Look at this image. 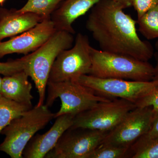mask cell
<instances>
[{"mask_svg": "<svg viewBox=\"0 0 158 158\" xmlns=\"http://www.w3.org/2000/svg\"><path fill=\"white\" fill-rule=\"evenodd\" d=\"M123 9L114 0H101L90 9L86 28L101 50L148 62L154 49L149 42L139 37L137 21Z\"/></svg>", "mask_w": 158, "mask_h": 158, "instance_id": "obj_1", "label": "cell"}, {"mask_svg": "<svg viewBox=\"0 0 158 158\" xmlns=\"http://www.w3.org/2000/svg\"><path fill=\"white\" fill-rule=\"evenodd\" d=\"M91 66L88 75L102 78L149 81L154 76V67L148 62L130 56L98 50L91 47Z\"/></svg>", "mask_w": 158, "mask_h": 158, "instance_id": "obj_2", "label": "cell"}, {"mask_svg": "<svg viewBox=\"0 0 158 158\" xmlns=\"http://www.w3.org/2000/svg\"><path fill=\"white\" fill-rule=\"evenodd\" d=\"M54 118L55 113L45 104L24 112L1 132L5 138L0 144V151L11 158H23V152L31 138Z\"/></svg>", "mask_w": 158, "mask_h": 158, "instance_id": "obj_3", "label": "cell"}, {"mask_svg": "<svg viewBox=\"0 0 158 158\" xmlns=\"http://www.w3.org/2000/svg\"><path fill=\"white\" fill-rule=\"evenodd\" d=\"M73 34L56 31L37 50L28 55L25 70L35 85L38 93L36 106L44 104L49 77L55 60L59 54L73 46Z\"/></svg>", "mask_w": 158, "mask_h": 158, "instance_id": "obj_4", "label": "cell"}, {"mask_svg": "<svg viewBox=\"0 0 158 158\" xmlns=\"http://www.w3.org/2000/svg\"><path fill=\"white\" fill-rule=\"evenodd\" d=\"M47 88L46 106H51L58 98L61 102V108L55 113V118L64 114L75 116L93 108L99 103L113 99L97 94L90 88L74 81H48Z\"/></svg>", "mask_w": 158, "mask_h": 158, "instance_id": "obj_5", "label": "cell"}, {"mask_svg": "<svg viewBox=\"0 0 158 158\" xmlns=\"http://www.w3.org/2000/svg\"><path fill=\"white\" fill-rule=\"evenodd\" d=\"M91 48L88 36L78 33L74 45L57 56L48 82L77 81L80 77L89 74L91 66Z\"/></svg>", "mask_w": 158, "mask_h": 158, "instance_id": "obj_6", "label": "cell"}, {"mask_svg": "<svg viewBox=\"0 0 158 158\" xmlns=\"http://www.w3.org/2000/svg\"><path fill=\"white\" fill-rule=\"evenodd\" d=\"M77 81L97 94L113 98L123 99L135 105L158 87V80L140 81L102 78L88 74L80 77Z\"/></svg>", "mask_w": 158, "mask_h": 158, "instance_id": "obj_7", "label": "cell"}, {"mask_svg": "<svg viewBox=\"0 0 158 158\" xmlns=\"http://www.w3.org/2000/svg\"><path fill=\"white\" fill-rule=\"evenodd\" d=\"M135 105L121 98L101 102L90 110L75 116L71 128H83L109 132L113 130Z\"/></svg>", "mask_w": 158, "mask_h": 158, "instance_id": "obj_8", "label": "cell"}, {"mask_svg": "<svg viewBox=\"0 0 158 158\" xmlns=\"http://www.w3.org/2000/svg\"><path fill=\"white\" fill-rule=\"evenodd\" d=\"M109 132L70 127L63 133L46 158H88Z\"/></svg>", "mask_w": 158, "mask_h": 158, "instance_id": "obj_9", "label": "cell"}, {"mask_svg": "<svg viewBox=\"0 0 158 158\" xmlns=\"http://www.w3.org/2000/svg\"><path fill=\"white\" fill-rule=\"evenodd\" d=\"M154 117L151 107H136L108 133L102 143L130 148L148 131Z\"/></svg>", "mask_w": 158, "mask_h": 158, "instance_id": "obj_10", "label": "cell"}, {"mask_svg": "<svg viewBox=\"0 0 158 158\" xmlns=\"http://www.w3.org/2000/svg\"><path fill=\"white\" fill-rule=\"evenodd\" d=\"M56 31L51 19H44L34 27L9 40L0 42V59L7 55L33 52L47 41Z\"/></svg>", "mask_w": 158, "mask_h": 158, "instance_id": "obj_11", "label": "cell"}, {"mask_svg": "<svg viewBox=\"0 0 158 158\" xmlns=\"http://www.w3.org/2000/svg\"><path fill=\"white\" fill-rule=\"evenodd\" d=\"M75 116L64 114L56 118L52 127L42 135H37L31 138L23 152L25 158H43L55 147L66 130L72 125Z\"/></svg>", "mask_w": 158, "mask_h": 158, "instance_id": "obj_12", "label": "cell"}, {"mask_svg": "<svg viewBox=\"0 0 158 158\" xmlns=\"http://www.w3.org/2000/svg\"><path fill=\"white\" fill-rule=\"evenodd\" d=\"M101 0H63L51 16L56 31L75 33L73 24Z\"/></svg>", "mask_w": 158, "mask_h": 158, "instance_id": "obj_13", "label": "cell"}, {"mask_svg": "<svg viewBox=\"0 0 158 158\" xmlns=\"http://www.w3.org/2000/svg\"><path fill=\"white\" fill-rule=\"evenodd\" d=\"M42 20L41 17L34 13L0 8V42L28 31Z\"/></svg>", "mask_w": 158, "mask_h": 158, "instance_id": "obj_14", "label": "cell"}, {"mask_svg": "<svg viewBox=\"0 0 158 158\" xmlns=\"http://www.w3.org/2000/svg\"><path fill=\"white\" fill-rule=\"evenodd\" d=\"M25 69L4 76L2 86V96L21 104L32 107V85Z\"/></svg>", "mask_w": 158, "mask_h": 158, "instance_id": "obj_15", "label": "cell"}, {"mask_svg": "<svg viewBox=\"0 0 158 158\" xmlns=\"http://www.w3.org/2000/svg\"><path fill=\"white\" fill-rule=\"evenodd\" d=\"M32 108L3 97H0V134L13 119Z\"/></svg>", "mask_w": 158, "mask_h": 158, "instance_id": "obj_16", "label": "cell"}, {"mask_svg": "<svg viewBox=\"0 0 158 158\" xmlns=\"http://www.w3.org/2000/svg\"><path fill=\"white\" fill-rule=\"evenodd\" d=\"M63 0H27L23 7L18 9L22 13L30 12L39 15L43 20L51 19L52 15Z\"/></svg>", "mask_w": 158, "mask_h": 158, "instance_id": "obj_17", "label": "cell"}, {"mask_svg": "<svg viewBox=\"0 0 158 158\" xmlns=\"http://www.w3.org/2000/svg\"><path fill=\"white\" fill-rule=\"evenodd\" d=\"M137 23L138 31L145 38L158 39V5L138 18Z\"/></svg>", "mask_w": 158, "mask_h": 158, "instance_id": "obj_18", "label": "cell"}, {"mask_svg": "<svg viewBox=\"0 0 158 158\" xmlns=\"http://www.w3.org/2000/svg\"><path fill=\"white\" fill-rule=\"evenodd\" d=\"M130 158H158V138L136 141L130 148Z\"/></svg>", "mask_w": 158, "mask_h": 158, "instance_id": "obj_19", "label": "cell"}, {"mask_svg": "<svg viewBox=\"0 0 158 158\" xmlns=\"http://www.w3.org/2000/svg\"><path fill=\"white\" fill-rule=\"evenodd\" d=\"M130 148L102 143L88 158H130Z\"/></svg>", "mask_w": 158, "mask_h": 158, "instance_id": "obj_20", "label": "cell"}, {"mask_svg": "<svg viewBox=\"0 0 158 158\" xmlns=\"http://www.w3.org/2000/svg\"><path fill=\"white\" fill-rule=\"evenodd\" d=\"M27 59L28 55L20 59L0 62V74L7 76L24 70L26 68Z\"/></svg>", "mask_w": 158, "mask_h": 158, "instance_id": "obj_21", "label": "cell"}, {"mask_svg": "<svg viewBox=\"0 0 158 158\" xmlns=\"http://www.w3.org/2000/svg\"><path fill=\"white\" fill-rule=\"evenodd\" d=\"M135 106L137 107H151L155 115L158 112V87L141 98L136 104Z\"/></svg>", "mask_w": 158, "mask_h": 158, "instance_id": "obj_22", "label": "cell"}, {"mask_svg": "<svg viewBox=\"0 0 158 158\" xmlns=\"http://www.w3.org/2000/svg\"><path fill=\"white\" fill-rule=\"evenodd\" d=\"M158 5V0H132V6L137 12L138 18Z\"/></svg>", "mask_w": 158, "mask_h": 158, "instance_id": "obj_23", "label": "cell"}, {"mask_svg": "<svg viewBox=\"0 0 158 158\" xmlns=\"http://www.w3.org/2000/svg\"><path fill=\"white\" fill-rule=\"evenodd\" d=\"M158 138V112L155 115L152 124L148 131L138 140H148ZM138 141V140H137Z\"/></svg>", "mask_w": 158, "mask_h": 158, "instance_id": "obj_24", "label": "cell"}, {"mask_svg": "<svg viewBox=\"0 0 158 158\" xmlns=\"http://www.w3.org/2000/svg\"><path fill=\"white\" fill-rule=\"evenodd\" d=\"M155 52H154V56L156 60V65L154 67V76L153 80H158V40L156 43Z\"/></svg>", "mask_w": 158, "mask_h": 158, "instance_id": "obj_25", "label": "cell"}, {"mask_svg": "<svg viewBox=\"0 0 158 158\" xmlns=\"http://www.w3.org/2000/svg\"><path fill=\"white\" fill-rule=\"evenodd\" d=\"M118 3L123 9L132 6V0H114Z\"/></svg>", "mask_w": 158, "mask_h": 158, "instance_id": "obj_26", "label": "cell"}, {"mask_svg": "<svg viewBox=\"0 0 158 158\" xmlns=\"http://www.w3.org/2000/svg\"><path fill=\"white\" fill-rule=\"evenodd\" d=\"M3 78L0 76V97L2 96V84Z\"/></svg>", "mask_w": 158, "mask_h": 158, "instance_id": "obj_27", "label": "cell"}, {"mask_svg": "<svg viewBox=\"0 0 158 158\" xmlns=\"http://www.w3.org/2000/svg\"><path fill=\"white\" fill-rule=\"evenodd\" d=\"M6 0H0V6H3Z\"/></svg>", "mask_w": 158, "mask_h": 158, "instance_id": "obj_28", "label": "cell"}]
</instances>
